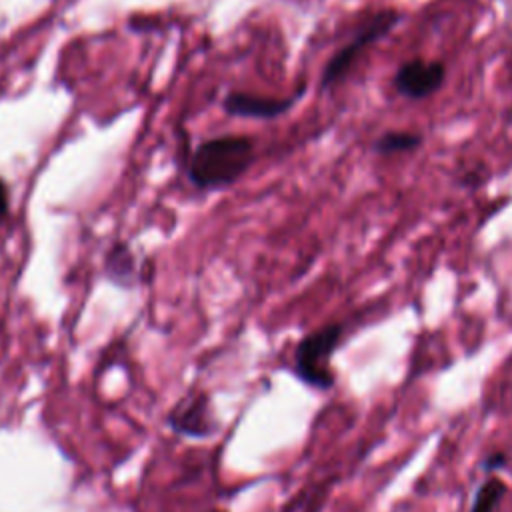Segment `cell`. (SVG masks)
Masks as SVG:
<instances>
[{"label": "cell", "instance_id": "3957f363", "mask_svg": "<svg viewBox=\"0 0 512 512\" xmlns=\"http://www.w3.org/2000/svg\"><path fill=\"white\" fill-rule=\"evenodd\" d=\"M402 20V14L396 10H382L376 12L372 18H368L360 30L352 36V40L342 46L324 66L322 70V78H320V86L322 88H330L332 84H336L352 66V62L358 58V54L368 48L370 44H374L376 40L388 36L398 22Z\"/></svg>", "mask_w": 512, "mask_h": 512}, {"label": "cell", "instance_id": "277c9868", "mask_svg": "<svg viewBox=\"0 0 512 512\" xmlns=\"http://www.w3.org/2000/svg\"><path fill=\"white\" fill-rule=\"evenodd\" d=\"M446 80V66L440 60H424L412 58L404 62L394 78L392 84L398 94L410 100H422L434 94Z\"/></svg>", "mask_w": 512, "mask_h": 512}, {"label": "cell", "instance_id": "6da1fadb", "mask_svg": "<svg viewBox=\"0 0 512 512\" xmlns=\"http://www.w3.org/2000/svg\"><path fill=\"white\" fill-rule=\"evenodd\" d=\"M254 160V144L246 136H218L202 142L188 164V178L196 188H224L236 182Z\"/></svg>", "mask_w": 512, "mask_h": 512}, {"label": "cell", "instance_id": "8fae6325", "mask_svg": "<svg viewBox=\"0 0 512 512\" xmlns=\"http://www.w3.org/2000/svg\"><path fill=\"white\" fill-rule=\"evenodd\" d=\"M6 212H8V190L4 180H0V222L4 220Z\"/></svg>", "mask_w": 512, "mask_h": 512}, {"label": "cell", "instance_id": "30bf717a", "mask_svg": "<svg viewBox=\"0 0 512 512\" xmlns=\"http://www.w3.org/2000/svg\"><path fill=\"white\" fill-rule=\"evenodd\" d=\"M508 464V454L502 452V450H494L490 454H486L480 462V468L486 472V474H492V472H498L502 468H506Z\"/></svg>", "mask_w": 512, "mask_h": 512}, {"label": "cell", "instance_id": "7a4b0ae2", "mask_svg": "<svg viewBox=\"0 0 512 512\" xmlns=\"http://www.w3.org/2000/svg\"><path fill=\"white\" fill-rule=\"evenodd\" d=\"M344 336V324L332 322L306 334L294 350V374L316 390H330L334 386V372L330 368L332 354Z\"/></svg>", "mask_w": 512, "mask_h": 512}, {"label": "cell", "instance_id": "ba28073f", "mask_svg": "<svg viewBox=\"0 0 512 512\" xmlns=\"http://www.w3.org/2000/svg\"><path fill=\"white\" fill-rule=\"evenodd\" d=\"M422 146V134L406 132V130H390L376 138L372 150L376 154H398V152H412Z\"/></svg>", "mask_w": 512, "mask_h": 512}, {"label": "cell", "instance_id": "8992f818", "mask_svg": "<svg viewBox=\"0 0 512 512\" xmlns=\"http://www.w3.org/2000/svg\"><path fill=\"white\" fill-rule=\"evenodd\" d=\"M168 422L176 432L194 436V438L210 436L216 430V422L212 420L208 398L200 394L194 398L182 400L168 416Z\"/></svg>", "mask_w": 512, "mask_h": 512}, {"label": "cell", "instance_id": "9c48e42d", "mask_svg": "<svg viewBox=\"0 0 512 512\" xmlns=\"http://www.w3.org/2000/svg\"><path fill=\"white\" fill-rule=\"evenodd\" d=\"M506 492H508V486L504 480H500L498 476H488L478 486L474 500L470 504V512H496Z\"/></svg>", "mask_w": 512, "mask_h": 512}, {"label": "cell", "instance_id": "52a82bcc", "mask_svg": "<svg viewBox=\"0 0 512 512\" xmlns=\"http://www.w3.org/2000/svg\"><path fill=\"white\" fill-rule=\"evenodd\" d=\"M104 270L112 282L122 286L132 284L136 278V260L132 250L126 244H114L106 254Z\"/></svg>", "mask_w": 512, "mask_h": 512}, {"label": "cell", "instance_id": "5b68a950", "mask_svg": "<svg viewBox=\"0 0 512 512\" xmlns=\"http://www.w3.org/2000/svg\"><path fill=\"white\" fill-rule=\"evenodd\" d=\"M300 92L294 96H288V98H270V96H256V94H246V92H230L224 98L222 108L230 116L270 120V118H276V116L288 112L294 106V102L298 100Z\"/></svg>", "mask_w": 512, "mask_h": 512}]
</instances>
